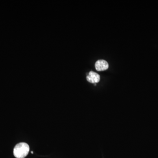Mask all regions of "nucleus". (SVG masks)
<instances>
[{
	"instance_id": "nucleus-1",
	"label": "nucleus",
	"mask_w": 158,
	"mask_h": 158,
	"mask_svg": "<svg viewBox=\"0 0 158 158\" xmlns=\"http://www.w3.org/2000/svg\"><path fill=\"white\" fill-rule=\"evenodd\" d=\"M30 146L25 142H21L15 145L13 150V154L16 158H25L28 154Z\"/></svg>"
},
{
	"instance_id": "nucleus-2",
	"label": "nucleus",
	"mask_w": 158,
	"mask_h": 158,
	"mask_svg": "<svg viewBox=\"0 0 158 158\" xmlns=\"http://www.w3.org/2000/svg\"><path fill=\"white\" fill-rule=\"evenodd\" d=\"M87 81L92 84H97L99 82L100 77L99 75L93 71H90L87 76Z\"/></svg>"
},
{
	"instance_id": "nucleus-3",
	"label": "nucleus",
	"mask_w": 158,
	"mask_h": 158,
	"mask_svg": "<svg viewBox=\"0 0 158 158\" xmlns=\"http://www.w3.org/2000/svg\"><path fill=\"white\" fill-rule=\"evenodd\" d=\"M109 67L108 62L104 60H98L95 64V69L98 71L106 70L109 68Z\"/></svg>"
}]
</instances>
